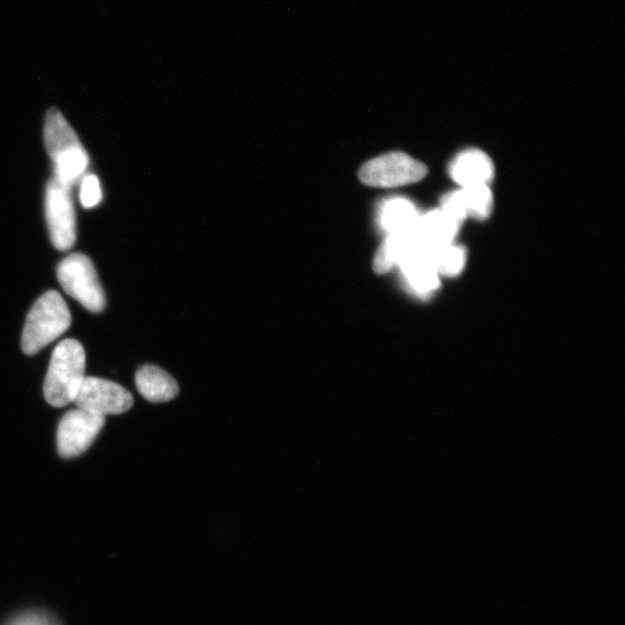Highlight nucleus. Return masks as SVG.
Listing matches in <instances>:
<instances>
[{"label":"nucleus","instance_id":"18","mask_svg":"<svg viewBox=\"0 0 625 625\" xmlns=\"http://www.w3.org/2000/svg\"><path fill=\"white\" fill-rule=\"evenodd\" d=\"M102 200L100 181L95 175H86L80 188V202L85 209L97 207Z\"/></svg>","mask_w":625,"mask_h":625},{"label":"nucleus","instance_id":"10","mask_svg":"<svg viewBox=\"0 0 625 625\" xmlns=\"http://www.w3.org/2000/svg\"><path fill=\"white\" fill-rule=\"evenodd\" d=\"M450 174L461 188L488 185L494 178L495 167L487 153L470 149L459 153L454 158L450 166Z\"/></svg>","mask_w":625,"mask_h":625},{"label":"nucleus","instance_id":"12","mask_svg":"<svg viewBox=\"0 0 625 625\" xmlns=\"http://www.w3.org/2000/svg\"><path fill=\"white\" fill-rule=\"evenodd\" d=\"M421 213L407 198L393 197L381 204L379 223L387 234L415 232Z\"/></svg>","mask_w":625,"mask_h":625},{"label":"nucleus","instance_id":"11","mask_svg":"<svg viewBox=\"0 0 625 625\" xmlns=\"http://www.w3.org/2000/svg\"><path fill=\"white\" fill-rule=\"evenodd\" d=\"M459 226L444 211L433 210L419 217L415 235L419 245L428 250H435L453 244Z\"/></svg>","mask_w":625,"mask_h":625},{"label":"nucleus","instance_id":"14","mask_svg":"<svg viewBox=\"0 0 625 625\" xmlns=\"http://www.w3.org/2000/svg\"><path fill=\"white\" fill-rule=\"evenodd\" d=\"M417 244L415 232L388 234L384 244L375 255L373 268L377 274L382 275L391 271L408 255L411 249Z\"/></svg>","mask_w":625,"mask_h":625},{"label":"nucleus","instance_id":"4","mask_svg":"<svg viewBox=\"0 0 625 625\" xmlns=\"http://www.w3.org/2000/svg\"><path fill=\"white\" fill-rule=\"evenodd\" d=\"M57 278L63 290L86 310L101 313L106 307V294L90 257L72 254L58 264Z\"/></svg>","mask_w":625,"mask_h":625},{"label":"nucleus","instance_id":"5","mask_svg":"<svg viewBox=\"0 0 625 625\" xmlns=\"http://www.w3.org/2000/svg\"><path fill=\"white\" fill-rule=\"evenodd\" d=\"M428 168L406 153L392 152L372 159L359 171V180L375 188H395L421 181Z\"/></svg>","mask_w":625,"mask_h":625},{"label":"nucleus","instance_id":"2","mask_svg":"<svg viewBox=\"0 0 625 625\" xmlns=\"http://www.w3.org/2000/svg\"><path fill=\"white\" fill-rule=\"evenodd\" d=\"M86 356L83 345L72 338L57 345L44 380V397L50 406L63 408L75 402L85 379Z\"/></svg>","mask_w":625,"mask_h":625},{"label":"nucleus","instance_id":"1","mask_svg":"<svg viewBox=\"0 0 625 625\" xmlns=\"http://www.w3.org/2000/svg\"><path fill=\"white\" fill-rule=\"evenodd\" d=\"M44 144L53 160L57 180L69 187L82 180L90 159L75 130L55 108L50 109L46 116Z\"/></svg>","mask_w":625,"mask_h":625},{"label":"nucleus","instance_id":"9","mask_svg":"<svg viewBox=\"0 0 625 625\" xmlns=\"http://www.w3.org/2000/svg\"><path fill=\"white\" fill-rule=\"evenodd\" d=\"M404 282L419 297L430 296L439 289L440 279L430 250L417 244L399 264Z\"/></svg>","mask_w":625,"mask_h":625},{"label":"nucleus","instance_id":"16","mask_svg":"<svg viewBox=\"0 0 625 625\" xmlns=\"http://www.w3.org/2000/svg\"><path fill=\"white\" fill-rule=\"evenodd\" d=\"M462 200L468 217L487 219L494 207V197L488 185L462 188Z\"/></svg>","mask_w":625,"mask_h":625},{"label":"nucleus","instance_id":"8","mask_svg":"<svg viewBox=\"0 0 625 625\" xmlns=\"http://www.w3.org/2000/svg\"><path fill=\"white\" fill-rule=\"evenodd\" d=\"M78 409L107 416L120 415L134 406L132 395L113 381L85 377L75 402Z\"/></svg>","mask_w":625,"mask_h":625},{"label":"nucleus","instance_id":"15","mask_svg":"<svg viewBox=\"0 0 625 625\" xmlns=\"http://www.w3.org/2000/svg\"><path fill=\"white\" fill-rule=\"evenodd\" d=\"M433 263L439 275L454 277L466 266V249L458 245H446L430 250Z\"/></svg>","mask_w":625,"mask_h":625},{"label":"nucleus","instance_id":"13","mask_svg":"<svg viewBox=\"0 0 625 625\" xmlns=\"http://www.w3.org/2000/svg\"><path fill=\"white\" fill-rule=\"evenodd\" d=\"M136 385L138 392L153 403L171 401L179 394L178 382L172 375L154 365H145L138 370Z\"/></svg>","mask_w":625,"mask_h":625},{"label":"nucleus","instance_id":"7","mask_svg":"<svg viewBox=\"0 0 625 625\" xmlns=\"http://www.w3.org/2000/svg\"><path fill=\"white\" fill-rule=\"evenodd\" d=\"M106 423V417L75 409L58 425L57 451L64 459L78 457L88 450Z\"/></svg>","mask_w":625,"mask_h":625},{"label":"nucleus","instance_id":"17","mask_svg":"<svg viewBox=\"0 0 625 625\" xmlns=\"http://www.w3.org/2000/svg\"><path fill=\"white\" fill-rule=\"evenodd\" d=\"M441 211L451 217L459 225L468 218L465 203H463L461 191H452L441 198Z\"/></svg>","mask_w":625,"mask_h":625},{"label":"nucleus","instance_id":"6","mask_svg":"<svg viewBox=\"0 0 625 625\" xmlns=\"http://www.w3.org/2000/svg\"><path fill=\"white\" fill-rule=\"evenodd\" d=\"M46 217L50 240L56 249L69 250L77 240V222L71 187L54 176L46 189Z\"/></svg>","mask_w":625,"mask_h":625},{"label":"nucleus","instance_id":"3","mask_svg":"<svg viewBox=\"0 0 625 625\" xmlns=\"http://www.w3.org/2000/svg\"><path fill=\"white\" fill-rule=\"evenodd\" d=\"M68 305L57 291L43 294L29 312L22 333V351L28 356L38 354L71 326Z\"/></svg>","mask_w":625,"mask_h":625}]
</instances>
